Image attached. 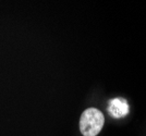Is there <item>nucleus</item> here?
Masks as SVG:
<instances>
[{"label":"nucleus","instance_id":"nucleus-2","mask_svg":"<svg viewBox=\"0 0 146 136\" xmlns=\"http://www.w3.org/2000/svg\"><path fill=\"white\" fill-rule=\"evenodd\" d=\"M108 112L111 114V117L116 118V119L125 117L129 113L128 101L123 98L111 99L108 105Z\"/></svg>","mask_w":146,"mask_h":136},{"label":"nucleus","instance_id":"nucleus-1","mask_svg":"<svg viewBox=\"0 0 146 136\" xmlns=\"http://www.w3.org/2000/svg\"><path fill=\"white\" fill-rule=\"evenodd\" d=\"M105 123L103 112L96 108H88L80 118V131L83 136H96Z\"/></svg>","mask_w":146,"mask_h":136}]
</instances>
